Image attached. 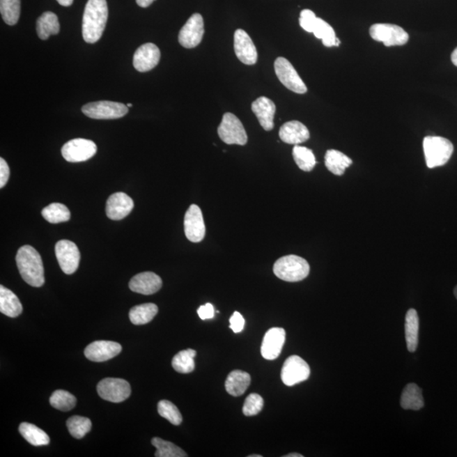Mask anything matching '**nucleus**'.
<instances>
[{"instance_id": "obj_21", "label": "nucleus", "mask_w": 457, "mask_h": 457, "mask_svg": "<svg viewBox=\"0 0 457 457\" xmlns=\"http://www.w3.org/2000/svg\"><path fill=\"white\" fill-rule=\"evenodd\" d=\"M251 110L265 131L273 130L274 114L277 112V106L273 101L266 97H260L251 104Z\"/></svg>"}, {"instance_id": "obj_19", "label": "nucleus", "mask_w": 457, "mask_h": 457, "mask_svg": "<svg viewBox=\"0 0 457 457\" xmlns=\"http://www.w3.org/2000/svg\"><path fill=\"white\" fill-rule=\"evenodd\" d=\"M134 208L133 200L124 192L114 193L106 204V214L110 219L121 220L130 215Z\"/></svg>"}, {"instance_id": "obj_20", "label": "nucleus", "mask_w": 457, "mask_h": 457, "mask_svg": "<svg viewBox=\"0 0 457 457\" xmlns=\"http://www.w3.org/2000/svg\"><path fill=\"white\" fill-rule=\"evenodd\" d=\"M162 279L153 272H144L135 275L129 283L130 289L134 293L153 295L162 287Z\"/></svg>"}, {"instance_id": "obj_9", "label": "nucleus", "mask_w": 457, "mask_h": 457, "mask_svg": "<svg viewBox=\"0 0 457 457\" xmlns=\"http://www.w3.org/2000/svg\"><path fill=\"white\" fill-rule=\"evenodd\" d=\"M274 70L279 82L286 88L298 94H304L307 92L304 82L299 76L294 66L286 58H277V60L274 61Z\"/></svg>"}, {"instance_id": "obj_50", "label": "nucleus", "mask_w": 457, "mask_h": 457, "mask_svg": "<svg viewBox=\"0 0 457 457\" xmlns=\"http://www.w3.org/2000/svg\"><path fill=\"white\" fill-rule=\"evenodd\" d=\"M249 457H262L261 455H251Z\"/></svg>"}, {"instance_id": "obj_33", "label": "nucleus", "mask_w": 457, "mask_h": 457, "mask_svg": "<svg viewBox=\"0 0 457 457\" xmlns=\"http://www.w3.org/2000/svg\"><path fill=\"white\" fill-rule=\"evenodd\" d=\"M314 36L318 39H321L323 45L327 48L336 46L337 42V38L336 33L329 23H327L324 20L317 18L316 22L313 29Z\"/></svg>"}, {"instance_id": "obj_38", "label": "nucleus", "mask_w": 457, "mask_h": 457, "mask_svg": "<svg viewBox=\"0 0 457 457\" xmlns=\"http://www.w3.org/2000/svg\"><path fill=\"white\" fill-rule=\"evenodd\" d=\"M51 405L55 409L60 410L63 412H68L75 408L77 404V398L68 392L59 391L54 392L49 399Z\"/></svg>"}, {"instance_id": "obj_5", "label": "nucleus", "mask_w": 457, "mask_h": 457, "mask_svg": "<svg viewBox=\"0 0 457 457\" xmlns=\"http://www.w3.org/2000/svg\"><path fill=\"white\" fill-rule=\"evenodd\" d=\"M82 110L85 116L94 120L120 119L128 113L127 105L112 101L89 102Z\"/></svg>"}, {"instance_id": "obj_16", "label": "nucleus", "mask_w": 457, "mask_h": 457, "mask_svg": "<svg viewBox=\"0 0 457 457\" xmlns=\"http://www.w3.org/2000/svg\"><path fill=\"white\" fill-rule=\"evenodd\" d=\"M160 57V50L155 45L151 42L145 43L134 54V68L140 72H149L159 64Z\"/></svg>"}, {"instance_id": "obj_1", "label": "nucleus", "mask_w": 457, "mask_h": 457, "mask_svg": "<svg viewBox=\"0 0 457 457\" xmlns=\"http://www.w3.org/2000/svg\"><path fill=\"white\" fill-rule=\"evenodd\" d=\"M108 15L106 0H88L82 21V36L85 42L95 43L100 40L104 33Z\"/></svg>"}, {"instance_id": "obj_34", "label": "nucleus", "mask_w": 457, "mask_h": 457, "mask_svg": "<svg viewBox=\"0 0 457 457\" xmlns=\"http://www.w3.org/2000/svg\"><path fill=\"white\" fill-rule=\"evenodd\" d=\"M293 155L295 164L303 171H312L317 164L313 151L306 147L295 145Z\"/></svg>"}, {"instance_id": "obj_47", "label": "nucleus", "mask_w": 457, "mask_h": 457, "mask_svg": "<svg viewBox=\"0 0 457 457\" xmlns=\"http://www.w3.org/2000/svg\"><path fill=\"white\" fill-rule=\"evenodd\" d=\"M451 61L453 63V65L457 67V48L454 51H453V53L451 54Z\"/></svg>"}, {"instance_id": "obj_27", "label": "nucleus", "mask_w": 457, "mask_h": 457, "mask_svg": "<svg viewBox=\"0 0 457 457\" xmlns=\"http://www.w3.org/2000/svg\"><path fill=\"white\" fill-rule=\"evenodd\" d=\"M325 160L326 168L336 176H342L346 168L353 164V160L349 157L334 149L326 152Z\"/></svg>"}, {"instance_id": "obj_11", "label": "nucleus", "mask_w": 457, "mask_h": 457, "mask_svg": "<svg viewBox=\"0 0 457 457\" xmlns=\"http://www.w3.org/2000/svg\"><path fill=\"white\" fill-rule=\"evenodd\" d=\"M310 367L298 356H291L285 362L281 369V380L287 386H293L306 381L310 376Z\"/></svg>"}, {"instance_id": "obj_40", "label": "nucleus", "mask_w": 457, "mask_h": 457, "mask_svg": "<svg viewBox=\"0 0 457 457\" xmlns=\"http://www.w3.org/2000/svg\"><path fill=\"white\" fill-rule=\"evenodd\" d=\"M263 408V399L258 394L253 393L247 397L243 405L244 415L251 417L258 415Z\"/></svg>"}, {"instance_id": "obj_30", "label": "nucleus", "mask_w": 457, "mask_h": 457, "mask_svg": "<svg viewBox=\"0 0 457 457\" xmlns=\"http://www.w3.org/2000/svg\"><path fill=\"white\" fill-rule=\"evenodd\" d=\"M19 432L27 442L34 447H43V445H48L50 442L49 435L36 425L22 423L20 424Z\"/></svg>"}, {"instance_id": "obj_6", "label": "nucleus", "mask_w": 457, "mask_h": 457, "mask_svg": "<svg viewBox=\"0 0 457 457\" xmlns=\"http://www.w3.org/2000/svg\"><path fill=\"white\" fill-rule=\"evenodd\" d=\"M219 139L228 145L244 146L247 143V135L243 125L235 114L226 113L218 128Z\"/></svg>"}, {"instance_id": "obj_14", "label": "nucleus", "mask_w": 457, "mask_h": 457, "mask_svg": "<svg viewBox=\"0 0 457 457\" xmlns=\"http://www.w3.org/2000/svg\"><path fill=\"white\" fill-rule=\"evenodd\" d=\"M184 228L185 234L189 241L195 243L203 241L206 234V227L202 210L198 205L192 204L189 207L185 215Z\"/></svg>"}, {"instance_id": "obj_15", "label": "nucleus", "mask_w": 457, "mask_h": 457, "mask_svg": "<svg viewBox=\"0 0 457 457\" xmlns=\"http://www.w3.org/2000/svg\"><path fill=\"white\" fill-rule=\"evenodd\" d=\"M234 49L236 57L243 64L255 65L258 61V52L249 35L242 29H238L234 34Z\"/></svg>"}, {"instance_id": "obj_48", "label": "nucleus", "mask_w": 457, "mask_h": 457, "mask_svg": "<svg viewBox=\"0 0 457 457\" xmlns=\"http://www.w3.org/2000/svg\"><path fill=\"white\" fill-rule=\"evenodd\" d=\"M285 457H303V456L299 454V453H291V454L286 455Z\"/></svg>"}, {"instance_id": "obj_41", "label": "nucleus", "mask_w": 457, "mask_h": 457, "mask_svg": "<svg viewBox=\"0 0 457 457\" xmlns=\"http://www.w3.org/2000/svg\"><path fill=\"white\" fill-rule=\"evenodd\" d=\"M317 18L316 15L312 10L307 9L303 10L300 14V18H299V23H300V26L303 30H305L307 33H313V26Z\"/></svg>"}, {"instance_id": "obj_4", "label": "nucleus", "mask_w": 457, "mask_h": 457, "mask_svg": "<svg viewBox=\"0 0 457 457\" xmlns=\"http://www.w3.org/2000/svg\"><path fill=\"white\" fill-rule=\"evenodd\" d=\"M424 151L427 166L433 169L448 163L454 152V146L444 137L429 136L424 139Z\"/></svg>"}, {"instance_id": "obj_39", "label": "nucleus", "mask_w": 457, "mask_h": 457, "mask_svg": "<svg viewBox=\"0 0 457 457\" xmlns=\"http://www.w3.org/2000/svg\"><path fill=\"white\" fill-rule=\"evenodd\" d=\"M157 412H159L161 417L167 419L169 423L176 425V426H178L183 423V416H181L178 408L171 401L167 400L160 401L157 404Z\"/></svg>"}, {"instance_id": "obj_10", "label": "nucleus", "mask_w": 457, "mask_h": 457, "mask_svg": "<svg viewBox=\"0 0 457 457\" xmlns=\"http://www.w3.org/2000/svg\"><path fill=\"white\" fill-rule=\"evenodd\" d=\"M97 145L93 141L77 139L67 141L61 149L62 156L70 163L84 162L96 155Z\"/></svg>"}, {"instance_id": "obj_29", "label": "nucleus", "mask_w": 457, "mask_h": 457, "mask_svg": "<svg viewBox=\"0 0 457 457\" xmlns=\"http://www.w3.org/2000/svg\"><path fill=\"white\" fill-rule=\"evenodd\" d=\"M159 309L153 303H144L137 305L130 311V320L135 325H143L148 324L156 316Z\"/></svg>"}, {"instance_id": "obj_43", "label": "nucleus", "mask_w": 457, "mask_h": 457, "mask_svg": "<svg viewBox=\"0 0 457 457\" xmlns=\"http://www.w3.org/2000/svg\"><path fill=\"white\" fill-rule=\"evenodd\" d=\"M10 167L6 161L1 157L0 159V187L6 186L10 178Z\"/></svg>"}, {"instance_id": "obj_24", "label": "nucleus", "mask_w": 457, "mask_h": 457, "mask_svg": "<svg viewBox=\"0 0 457 457\" xmlns=\"http://www.w3.org/2000/svg\"><path fill=\"white\" fill-rule=\"evenodd\" d=\"M23 307L17 295L6 287L0 286V312L10 318H17L22 313Z\"/></svg>"}, {"instance_id": "obj_25", "label": "nucleus", "mask_w": 457, "mask_h": 457, "mask_svg": "<svg viewBox=\"0 0 457 457\" xmlns=\"http://www.w3.org/2000/svg\"><path fill=\"white\" fill-rule=\"evenodd\" d=\"M251 384V376L249 373L235 370L228 374L226 381V389L230 395L240 396L246 392Z\"/></svg>"}, {"instance_id": "obj_18", "label": "nucleus", "mask_w": 457, "mask_h": 457, "mask_svg": "<svg viewBox=\"0 0 457 457\" xmlns=\"http://www.w3.org/2000/svg\"><path fill=\"white\" fill-rule=\"evenodd\" d=\"M286 341V330L272 328L267 331L262 342L261 354L267 360H274L281 355Z\"/></svg>"}, {"instance_id": "obj_2", "label": "nucleus", "mask_w": 457, "mask_h": 457, "mask_svg": "<svg viewBox=\"0 0 457 457\" xmlns=\"http://www.w3.org/2000/svg\"><path fill=\"white\" fill-rule=\"evenodd\" d=\"M15 259L20 274L29 285L41 287L45 284V268L36 249L29 245L23 246L18 250Z\"/></svg>"}, {"instance_id": "obj_32", "label": "nucleus", "mask_w": 457, "mask_h": 457, "mask_svg": "<svg viewBox=\"0 0 457 457\" xmlns=\"http://www.w3.org/2000/svg\"><path fill=\"white\" fill-rule=\"evenodd\" d=\"M42 215L47 222L51 224H59L68 222L70 219V212L65 205L54 203L43 208Z\"/></svg>"}, {"instance_id": "obj_46", "label": "nucleus", "mask_w": 457, "mask_h": 457, "mask_svg": "<svg viewBox=\"0 0 457 457\" xmlns=\"http://www.w3.org/2000/svg\"><path fill=\"white\" fill-rule=\"evenodd\" d=\"M56 1L60 3L62 6L68 7L72 5L73 0H56Z\"/></svg>"}, {"instance_id": "obj_22", "label": "nucleus", "mask_w": 457, "mask_h": 457, "mask_svg": "<svg viewBox=\"0 0 457 457\" xmlns=\"http://www.w3.org/2000/svg\"><path fill=\"white\" fill-rule=\"evenodd\" d=\"M279 139L287 144L298 145L310 139V132L302 122L293 121L286 122L279 129Z\"/></svg>"}, {"instance_id": "obj_23", "label": "nucleus", "mask_w": 457, "mask_h": 457, "mask_svg": "<svg viewBox=\"0 0 457 457\" xmlns=\"http://www.w3.org/2000/svg\"><path fill=\"white\" fill-rule=\"evenodd\" d=\"M405 336L409 352L415 353L419 337V318L415 309H409L405 315Z\"/></svg>"}, {"instance_id": "obj_26", "label": "nucleus", "mask_w": 457, "mask_h": 457, "mask_svg": "<svg viewBox=\"0 0 457 457\" xmlns=\"http://www.w3.org/2000/svg\"><path fill=\"white\" fill-rule=\"evenodd\" d=\"M401 408L405 410H419L424 407V401L421 389L416 384H409L403 389L401 397Z\"/></svg>"}, {"instance_id": "obj_37", "label": "nucleus", "mask_w": 457, "mask_h": 457, "mask_svg": "<svg viewBox=\"0 0 457 457\" xmlns=\"http://www.w3.org/2000/svg\"><path fill=\"white\" fill-rule=\"evenodd\" d=\"M152 444L156 447V457H186L187 454L175 444L160 438H153Z\"/></svg>"}, {"instance_id": "obj_3", "label": "nucleus", "mask_w": 457, "mask_h": 457, "mask_svg": "<svg viewBox=\"0 0 457 457\" xmlns=\"http://www.w3.org/2000/svg\"><path fill=\"white\" fill-rule=\"evenodd\" d=\"M275 277L287 282H298L309 277V263L297 255H287L277 260L274 265Z\"/></svg>"}, {"instance_id": "obj_31", "label": "nucleus", "mask_w": 457, "mask_h": 457, "mask_svg": "<svg viewBox=\"0 0 457 457\" xmlns=\"http://www.w3.org/2000/svg\"><path fill=\"white\" fill-rule=\"evenodd\" d=\"M196 355L195 350L187 349L181 350L173 357L172 367L176 372L190 373L195 369L194 358Z\"/></svg>"}, {"instance_id": "obj_12", "label": "nucleus", "mask_w": 457, "mask_h": 457, "mask_svg": "<svg viewBox=\"0 0 457 457\" xmlns=\"http://www.w3.org/2000/svg\"><path fill=\"white\" fill-rule=\"evenodd\" d=\"M55 254L65 274H72L77 271L81 254L76 244L68 240H61L55 245Z\"/></svg>"}, {"instance_id": "obj_44", "label": "nucleus", "mask_w": 457, "mask_h": 457, "mask_svg": "<svg viewBox=\"0 0 457 457\" xmlns=\"http://www.w3.org/2000/svg\"><path fill=\"white\" fill-rule=\"evenodd\" d=\"M198 314L201 319L206 320V319H211L215 317V307L211 303H207L203 306H201L198 309Z\"/></svg>"}, {"instance_id": "obj_13", "label": "nucleus", "mask_w": 457, "mask_h": 457, "mask_svg": "<svg viewBox=\"0 0 457 457\" xmlns=\"http://www.w3.org/2000/svg\"><path fill=\"white\" fill-rule=\"evenodd\" d=\"M203 35V18L200 14H193L180 31V45L186 49L196 48L202 42Z\"/></svg>"}, {"instance_id": "obj_51", "label": "nucleus", "mask_w": 457, "mask_h": 457, "mask_svg": "<svg viewBox=\"0 0 457 457\" xmlns=\"http://www.w3.org/2000/svg\"><path fill=\"white\" fill-rule=\"evenodd\" d=\"M127 107H128V108H131V107H132V104H127Z\"/></svg>"}, {"instance_id": "obj_35", "label": "nucleus", "mask_w": 457, "mask_h": 457, "mask_svg": "<svg viewBox=\"0 0 457 457\" xmlns=\"http://www.w3.org/2000/svg\"><path fill=\"white\" fill-rule=\"evenodd\" d=\"M0 13L6 24H17L21 15V0H0Z\"/></svg>"}, {"instance_id": "obj_17", "label": "nucleus", "mask_w": 457, "mask_h": 457, "mask_svg": "<svg viewBox=\"0 0 457 457\" xmlns=\"http://www.w3.org/2000/svg\"><path fill=\"white\" fill-rule=\"evenodd\" d=\"M122 346L119 343L109 341H97L86 346L84 354L92 362H105L119 355Z\"/></svg>"}, {"instance_id": "obj_42", "label": "nucleus", "mask_w": 457, "mask_h": 457, "mask_svg": "<svg viewBox=\"0 0 457 457\" xmlns=\"http://www.w3.org/2000/svg\"><path fill=\"white\" fill-rule=\"evenodd\" d=\"M244 326H245V319L241 313L235 312L230 318V328L235 333H240L243 330Z\"/></svg>"}, {"instance_id": "obj_49", "label": "nucleus", "mask_w": 457, "mask_h": 457, "mask_svg": "<svg viewBox=\"0 0 457 457\" xmlns=\"http://www.w3.org/2000/svg\"><path fill=\"white\" fill-rule=\"evenodd\" d=\"M454 294H455V297H456V299H457V286H456V288H455V290H454Z\"/></svg>"}, {"instance_id": "obj_45", "label": "nucleus", "mask_w": 457, "mask_h": 457, "mask_svg": "<svg viewBox=\"0 0 457 457\" xmlns=\"http://www.w3.org/2000/svg\"><path fill=\"white\" fill-rule=\"evenodd\" d=\"M155 0H137V3L141 8L150 6Z\"/></svg>"}, {"instance_id": "obj_36", "label": "nucleus", "mask_w": 457, "mask_h": 457, "mask_svg": "<svg viewBox=\"0 0 457 457\" xmlns=\"http://www.w3.org/2000/svg\"><path fill=\"white\" fill-rule=\"evenodd\" d=\"M67 428L74 438L80 440L92 428V421L88 417L74 416L67 420Z\"/></svg>"}, {"instance_id": "obj_7", "label": "nucleus", "mask_w": 457, "mask_h": 457, "mask_svg": "<svg viewBox=\"0 0 457 457\" xmlns=\"http://www.w3.org/2000/svg\"><path fill=\"white\" fill-rule=\"evenodd\" d=\"M370 36L386 47L403 46L409 40V35L403 27L386 23H377L369 29Z\"/></svg>"}, {"instance_id": "obj_8", "label": "nucleus", "mask_w": 457, "mask_h": 457, "mask_svg": "<svg viewBox=\"0 0 457 457\" xmlns=\"http://www.w3.org/2000/svg\"><path fill=\"white\" fill-rule=\"evenodd\" d=\"M98 395L110 403H122L131 396V385L127 380L107 378L102 380L97 386Z\"/></svg>"}, {"instance_id": "obj_28", "label": "nucleus", "mask_w": 457, "mask_h": 457, "mask_svg": "<svg viewBox=\"0 0 457 457\" xmlns=\"http://www.w3.org/2000/svg\"><path fill=\"white\" fill-rule=\"evenodd\" d=\"M58 17L51 11L43 13L37 22V33L42 40H47L52 35L60 33Z\"/></svg>"}]
</instances>
